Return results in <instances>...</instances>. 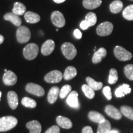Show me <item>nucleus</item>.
<instances>
[{"label": "nucleus", "instance_id": "obj_43", "mask_svg": "<svg viewBox=\"0 0 133 133\" xmlns=\"http://www.w3.org/2000/svg\"><path fill=\"white\" fill-rule=\"evenodd\" d=\"M4 36L1 35H0V44H2V43L4 42Z\"/></svg>", "mask_w": 133, "mask_h": 133}, {"label": "nucleus", "instance_id": "obj_4", "mask_svg": "<svg viewBox=\"0 0 133 133\" xmlns=\"http://www.w3.org/2000/svg\"><path fill=\"white\" fill-rule=\"evenodd\" d=\"M62 54L68 60L74 59L77 54V50L75 46L70 43H64L61 46Z\"/></svg>", "mask_w": 133, "mask_h": 133}, {"label": "nucleus", "instance_id": "obj_44", "mask_svg": "<svg viewBox=\"0 0 133 133\" xmlns=\"http://www.w3.org/2000/svg\"><path fill=\"white\" fill-rule=\"evenodd\" d=\"M109 133H119V131L116 129H113V130H110Z\"/></svg>", "mask_w": 133, "mask_h": 133}, {"label": "nucleus", "instance_id": "obj_13", "mask_svg": "<svg viewBox=\"0 0 133 133\" xmlns=\"http://www.w3.org/2000/svg\"><path fill=\"white\" fill-rule=\"evenodd\" d=\"M55 48V43L52 39H48L43 43L41 47V53L44 56H49L53 52Z\"/></svg>", "mask_w": 133, "mask_h": 133}, {"label": "nucleus", "instance_id": "obj_23", "mask_svg": "<svg viewBox=\"0 0 133 133\" xmlns=\"http://www.w3.org/2000/svg\"><path fill=\"white\" fill-rule=\"evenodd\" d=\"M102 4V0H83V5L87 9H94Z\"/></svg>", "mask_w": 133, "mask_h": 133}, {"label": "nucleus", "instance_id": "obj_5", "mask_svg": "<svg viewBox=\"0 0 133 133\" xmlns=\"http://www.w3.org/2000/svg\"><path fill=\"white\" fill-rule=\"evenodd\" d=\"M114 52L116 59L121 61H129L132 57V54H131V52L121 46H115L114 48Z\"/></svg>", "mask_w": 133, "mask_h": 133}, {"label": "nucleus", "instance_id": "obj_17", "mask_svg": "<svg viewBox=\"0 0 133 133\" xmlns=\"http://www.w3.org/2000/svg\"><path fill=\"white\" fill-rule=\"evenodd\" d=\"M60 89L57 86H53L50 89L48 95V101L49 104H54L57 101L58 96L59 95Z\"/></svg>", "mask_w": 133, "mask_h": 133}, {"label": "nucleus", "instance_id": "obj_46", "mask_svg": "<svg viewBox=\"0 0 133 133\" xmlns=\"http://www.w3.org/2000/svg\"><path fill=\"white\" fill-rule=\"evenodd\" d=\"M7 71H8L7 69H4V72H6Z\"/></svg>", "mask_w": 133, "mask_h": 133}, {"label": "nucleus", "instance_id": "obj_45", "mask_svg": "<svg viewBox=\"0 0 133 133\" xmlns=\"http://www.w3.org/2000/svg\"><path fill=\"white\" fill-rule=\"evenodd\" d=\"M1 92L0 91V100H1Z\"/></svg>", "mask_w": 133, "mask_h": 133}, {"label": "nucleus", "instance_id": "obj_29", "mask_svg": "<svg viewBox=\"0 0 133 133\" xmlns=\"http://www.w3.org/2000/svg\"><path fill=\"white\" fill-rule=\"evenodd\" d=\"M120 112L124 116L133 120V108L127 105L121 106Z\"/></svg>", "mask_w": 133, "mask_h": 133}, {"label": "nucleus", "instance_id": "obj_9", "mask_svg": "<svg viewBox=\"0 0 133 133\" xmlns=\"http://www.w3.org/2000/svg\"><path fill=\"white\" fill-rule=\"evenodd\" d=\"M51 19L54 26L57 28H62L65 25V19L62 13L58 11H54L51 16Z\"/></svg>", "mask_w": 133, "mask_h": 133}, {"label": "nucleus", "instance_id": "obj_7", "mask_svg": "<svg viewBox=\"0 0 133 133\" xmlns=\"http://www.w3.org/2000/svg\"><path fill=\"white\" fill-rule=\"evenodd\" d=\"M63 75L59 70H52L44 76V79L48 83H57L62 79Z\"/></svg>", "mask_w": 133, "mask_h": 133}, {"label": "nucleus", "instance_id": "obj_27", "mask_svg": "<svg viewBox=\"0 0 133 133\" xmlns=\"http://www.w3.org/2000/svg\"><path fill=\"white\" fill-rule=\"evenodd\" d=\"M26 7L22 3L16 2L14 4V8L12 9V12L17 16H22L25 14Z\"/></svg>", "mask_w": 133, "mask_h": 133}, {"label": "nucleus", "instance_id": "obj_25", "mask_svg": "<svg viewBox=\"0 0 133 133\" xmlns=\"http://www.w3.org/2000/svg\"><path fill=\"white\" fill-rule=\"evenodd\" d=\"M123 4L121 1L115 0L110 5V10L113 14H118L123 9Z\"/></svg>", "mask_w": 133, "mask_h": 133}, {"label": "nucleus", "instance_id": "obj_40", "mask_svg": "<svg viewBox=\"0 0 133 133\" xmlns=\"http://www.w3.org/2000/svg\"><path fill=\"white\" fill-rule=\"evenodd\" d=\"M74 35L76 39H81V37H82V33L78 29L75 30L74 31Z\"/></svg>", "mask_w": 133, "mask_h": 133}, {"label": "nucleus", "instance_id": "obj_12", "mask_svg": "<svg viewBox=\"0 0 133 133\" xmlns=\"http://www.w3.org/2000/svg\"><path fill=\"white\" fill-rule=\"evenodd\" d=\"M66 103L71 107L75 108V109H78L79 107L78 102V93L75 91H72L68 95L67 99H66Z\"/></svg>", "mask_w": 133, "mask_h": 133}, {"label": "nucleus", "instance_id": "obj_3", "mask_svg": "<svg viewBox=\"0 0 133 133\" xmlns=\"http://www.w3.org/2000/svg\"><path fill=\"white\" fill-rule=\"evenodd\" d=\"M17 40L19 43L23 44L29 41L31 38V32L29 28L25 26H20L17 30Z\"/></svg>", "mask_w": 133, "mask_h": 133}, {"label": "nucleus", "instance_id": "obj_21", "mask_svg": "<svg viewBox=\"0 0 133 133\" xmlns=\"http://www.w3.org/2000/svg\"><path fill=\"white\" fill-rule=\"evenodd\" d=\"M111 130V124L107 119L104 120L99 123L98 124L97 133H109Z\"/></svg>", "mask_w": 133, "mask_h": 133}, {"label": "nucleus", "instance_id": "obj_37", "mask_svg": "<svg viewBox=\"0 0 133 133\" xmlns=\"http://www.w3.org/2000/svg\"><path fill=\"white\" fill-rule=\"evenodd\" d=\"M103 94H104V96H105V97L107 98V100L112 99V92H111V88L110 86H105L103 88L102 90Z\"/></svg>", "mask_w": 133, "mask_h": 133}, {"label": "nucleus", "instance_id": "obj_24", "mask_svg": "<svg viewBox=\"0 0 133 133\" xmlns=\"http://www.w3.org/2000/svg\"><path fill=\"white\" fill-rule=\"evenodd\" d=\"M76 75H77V70L73 66H69L66 68L63 75V77L65 80H70L75 77Z\"/></svg>", "mask_w": 133, "mask_h": 133}, {"label": "nucleus", "instance_id": "obj_31", "mask_svg": "<svg viewBox=\"0 0 133 133\" xmlns=\"http://www.w3.org/2000/svg\"><path fill=\"white\" fill-rule=\"evenodd\" d=\"M123 16L128 21H133V4L129 5L123 10Z\"/></svg>", "mask_w": 133, "mask_h": 133}, {"label": "nucleus", "instance_id": "obj_16", "mask_svg": "<svg viewBox=\"0 0 133 133\" xmlns=\"http://www.w3.org/2000/svg\"><path fill=\"white\" fill-rule=\"evenodd\" d=\"M107 52L104 48H101L94 52L92 59V61L94 64H98L102 61L103 58H104L107 56Z\"/></svg>", "mask_w": 133, "mask_h": 133}, {"label": "nucleus", "instance_id": "obj_38", "mask_svg": "<svg viewBox=\"0 0 133 133\" xmlns=\"http://www.w3.org/2000/svg\"><path fill=\"white\" fill-rule=\"evenodd\" d=\"M44 133H60V128L59 126L54 125L49 128Z\"/></svg>", "mask_w": 133, "mask_h": 133}, {"label": "nucleus", "instance_id": "obj_8", "mask_svg": "<svg viewBox=\"0 0 133 133\" xmlns=\"http://www.w3.org/2000/svg\"><path fill=\"white\" fill-rule=\"evenodd\" d=\"M25 89L28 92L35 96L41 97L44 95V90L43 88L35 83H28L25 86Z\"/></svg>", "mask_w": 133, "mask_h": 133}, {"label": "nucleus", "instance_id": "obj_33", "mask_svg": "<svg viewBox=\"0 0 133 133\" xmlns=\"http://www.w3.org/2000/svg\"><path fill=\"white\" fill-rule=\"evenodd\" d=\"M22 104L25 107L29 108H33L36 107V102L35 100L28 97H25L22 99Z\"/></svg>", "mask_w": 133, "mask_h": 133}, {"label": "nucleus", "instance_id": "obj_42", "mask_svg": "<svg viewBox=\"0 0 133 133\" xmlns=\"http://www.w3.org/2000/svg\"><path fill=\"white\" fill-rule=\"evenodd\" d=\"M56 3H57V4H60V3H64L65 1L66 0H53Z\"/></svg>", "mask_w": 133, "mask_h": 133}, {"label": "nucleus", "instance_id": "obj_22", "mask_svg": "<svg viewBox=\"0 0 133 133\" xmlns=\"http://www.w3.org/2000/svg\"><path fill=\"white\" fill-rule=\"evenodd\" d=\"M24 18L26 22L29 24H36L40 21V16L36 13L28 11L24 14Z\"/></svg>", "mask_w": 133, "mask_h": 133}, {"label": "nucleus", "instance_id": "obj_11", "mask_svg": "<svg viewBox=\"0 0 133 133\" xmlns=\"http://www.w3.org/2000/svg\"><path fill=\"white\" fill-rule=\"evenodd\" d=\"M105 112L109 116L115 119H120L122 117V114L118 109L112 105H108L105 108Z\"/></svg>", "mask_w": 133, "mask_h": 133}, {"label": "nucleus", "instance_id": "obj_35", "mask_svg": "<svg viewBox=\"0 0 133 133\" xmlns=\"http://www.w3.org/2000/svg\"><path fill=\"white\" fill-rule=\"evenodd\" d=\"M71 91V86L69 84H65L60 90L59 96L61 99H64L67 96Z\"/></svg>", "mask_w": 133, "mask_h": 133}, {"label": "nucleus", "instance_id": "obj_15", "mask_svg": "<svg viewBox=\"0 0 133 133\" xmlns=\"http://www.w3.org/2000/svg\"><path fill=\"white\" fill-rule=\"evenodd\" d=\"M26 128L29 129L30 133H41V125L39 121L32 120L28 122L26 124Z\"/></svg>", "mask_w": 133, "mask_h": 133}, {"label": "nucleus", "instance_id": "obj_39", "mask_svg": "<svg viewBox=\"0 0 133 133\" xmlns=\"http://www.w3.org/2000/svg\"><path fill=\"white\" fill-rule=\"evenodd\" d=\"M79 26H80V28L83 30H87L88 28L89 27V25L87 22H86V21L85 20H84V21H83L81 22L80 23V25H79Z\"/></svg>", "mask_w": 133, "mask_h": 133}, {"label": "nucleus", "instance_id": "obj_2", "mask_svg": "<svg viewBox=\"0 0 133 133\" xmlns=\"http://www.w3.org/2000/svg\"><path fill=\"white\" fill-rule=\"evenodd\" d=\"M39 48L35 43H30L28 44L23 50V55L26 60L31 61L37 57Z\"/></svg>", "mask_w": 133, "mask_h": 133}, {"label": "nucleus", "instance_id": "obj_10", "mask_svg": "<svg viewBox=\"0 0 133 133\" xmlns=\"http://www.w3.org/2000/svg\"><path fill=\"white\" fill-rule=\"evenodd\" d=\"M3 83L7 86H13L17 83V77L16 75L11 70H8L4 73L3 77Z\"/></svg>", "mask_w": 133, "mask_h": 133}, {"label": "nucleus", "instance_id": "obj_30", "mask_svg": "<svg viewBox=\"0 0 133 133\" xmlns=\"http://www.w3.org/2000/svg\"><path fill=\"white\" fill-rule=\"evenodd\" d=\"M83 92H84V95L87 97L88 99H92L95 96V92L94 90L91 88L88 84H83L81 87Z\"/></svg>", "mask_w": 133, "mask_h": 133}, {"label": "nucleus", "instance_id": "obj_32", "mask_svg": "<svg viewBox=\"0 0 133 133\" xmlns=\"http://www.w3.org/2000/svg\"><path fill=\"white\" fill-rule=\"evenodd\" d=\"M85 21L90 26H94L97 22V16L96 14L94 12H89L86 14L85 17Z\"/></svg>", "mask_w": 133, "mask_h": 133}, {"label": "nucleus", "instance_id": "obj_26", "mask_svg": "<svg viewBox=\"0 0 133 133\" xmlns=\"http://www.w3.org/2000/svg\"><path fill=\"white\" fill-rule=\"evenodd\" d=\"M88 118L91 121L93 122L99 123L101 121L104 120L105 119L104 116L100 113L96 112V111H91L88 114Z\"/></svg>", "mask_w": 133, "mask_h": 133}, {"label": "nucleus", "instance_id": "obj_18", "mask_svg": "<svg viewBox=\"0 0 133 133\" xmlns=\"http://www.w3.org/2000/svg\"><path fill=\"white\" fill-rule=\"evenodd\" d=\"M4 19L6 21L11 22L17 26H20L22 24L21 19L19 17V16L14 14L13 12L6 13L4 16Z\"/></svg>", "mask_w": 133, "mask_h": 133}, {"label": "nucleus", "instance_id": "obj_1", "mask_svg": "<svg viewBox=\"0 0 133 133\" xmlns=\"http://www.w3.org/2000/svg\"><path fill=\"white\" fill-rule=\"evenodd\" d=\"M17 119L12 116H6L0 118V132L11 130L17 125Z\"/></svg>", "mask_w": 133, "mask_h": 133}, {"label": "nucleus", "instance_id": "obj_19", "mask_svg": "<svg viewBox=\"0 0 133 133\" xmlns=\"http://www.w3.org/2000/svg\"><path fill=\"white\" fill-rule=\"evenodd\" d=\"M56 122L58 125L64 129H70L73 126L72 122L70 119L62 116H58L56 118Z\"/></svg>", "mask_w": 133, "mask_h": 133}, {"label": "nucleus", "instance_id": "obj_34", "mask_svg": "<svg viewBox=\"0 0 133 133\" xmlns=\"http://www.w3.org/2000/svg\"><path fill=\"white\" fill-rule=\"evenodd\" d=\"M118 79V72L115 69H111L109 72V83L110 84H114L117 82Z\"/></svg>", "mask_w": 133, "mask_h": 133}, {"label": "nucleus", "instance_id": "obj_28", "mask_svg": "<svg viewBox=\"0 0 133 133\" xmlns=\"http://www.w3.org/2000/svg\"><path fill=\"white\" fill-rule=\"evenodd\" d=\"M86 81L88 84L92 88L93 90L98 91L101 89L103 86V83L102 82H97L94 80L92 78L88 76L86 78Z\"/></svg>", "mask_w": 133, "mask_h": 133}, {"label": "nucleus", "instance_id": "obj_6", "mask_svg": "<svg viewBox=\"0 0 133 133\" xmlns=\"http://www.w3.org/2000/svg\"><path fill=\"white\" fill-rule=\"evenodd\" d=\"M114 25L110 22H104L99 25L96 29V32L101 36H109L112 33Z\"/></svg>", "mask_w": 133, "mask_h": 133}, {"label": "nucleus", "instance_id": "obj_41", "mask_svg": "<svg viewBox=\"0 0 133 133\" xmlns=\"http://www.w3.org/2000/svg\"><path fill=\"white\" fill-rule=\"evenodd\" d=\"M82 133H94L92 128L91 126H87L84 127L82 129Z\"/></svg>", "mask_w": 133, "mask_h": 133}, {"label": "nucleus", "instance_id": "obj_47", "mask_svg": "<svg viewBox=\"0 0 133 133\" xmlns=\"http://www.w3.org/2000/svg\"><path fill=\"white\" fill-rule=\"evenodd\" d=\"M56 31H59V29H56Z\"/></svg>", "mask_w": 133, "mask_h": 133}, {"label": "nucleus", "instance_id": "obj_20", "mask_svg": "<svg viewBox=\"0 0 133 133\" xmlns=\"http://www.w3.org/2000/svg\"><path fill=\"white\" fill-rule=\"evenodd\" d=\"M131 88H130L129 84H123L122 85L119 86L118 88L115 90L116 97H124L126 94H128L131 92Z\"/></svg>", "mask_w": 133, "mask_h": 133}, {"label": "nucleus", "instance_id": "obj_14", "mask_svg": "<svg viewBox=\"0 0 133 133\" xmlns=\"http://www.w3.org/2000/svg\"><path fill=\"white\" fill-rule=\"evenodd\" d=\"M7 97L8 104L11 109L12 110L16 109L19 104V99H18V96L16 92L13 91H9L8 93Z\"/></svg>", "mask_w": 133, "mask_h": 133}, {"label": "nucleus", "instance_id": "obj_36", "mask_svg": "<svg viewBox=\"0 0 133 133\" xmlns=\"http://www.w3.org/2000/svg\"><path fill=\"white\" fill-rule=\"evenodd\" d=\"M124 73L129 80H133V65L128 64L124 68Z\"/></svg>", "mask_w": 133, "mask_h": 133}]
</instances>
